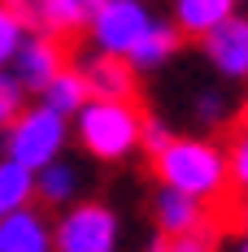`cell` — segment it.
I'll list each match as a JSON object with an SVG mask.
<instances>
[{"mask_svg":"<svg viewBox=\"0 0 248 252\" xmlns=\"http://www.w3.org/2000/svg\"><path fill=\"white\" fill-rule=\"evenodd\" d=\"M78 74L87 83V96H105V100H135L140 92V70L126 61L122 52H100L92 48L78 61Z\"/></svg>","mask_w":248,"mask_h":252,"instance_id":"cell-8","label":"cell"},{"mask_svg":"<svg viewBox=\"0 0 248 252\" xmlns=\"http://www.w3.org/2000/svg\"><path fill=\"white\" fill-rule=\"evenodd\" d=\"M66 144H70V118H61L48 104H22V113L4 126V157L22 161L26 170H39L57 157H66Z\"/></svg>","mask_w":248,"mask_h":252,"instance_id":"cell-3","label":"cell"},{"mask_svg":"<svg viewBox=\"0 0 248 252\" xmlns=\"http://www.w3.org/2000/svg\"><path fill=\"white\" fill-rule=\"evenodd\" d=\"M70 200H78V170L66 161V157L39 165V170H35V204L66 209Z\"/></svg>","mask_w":248,"mask_h":252,"instance_id":"cell-12","label":"cell"},{"mask_svg":"<svg viewBox=\"0 0 248 252\" xmlns=\"http://www.w3.org/2000/svg\"><path fill=\"white\" fill-rule=\"evenodd\" d=\"M235 4H244V0H235Z\"/></svg>","mask_w":248,"mask_h":252,"instance_id":"cell-26","label":"cell"},{"mask_svg":"<svg viewBox=\"0 0 248 252\" xmlns=\"http://www.w3.org/2000/svg\"><path fill=\"white\" fill-rule=\"evenodd\" d=\"M118 244H122V218L100 200H70L52 222L57 252H118Z\"/></svg>","mask_w":248,"mask_h":252,"instance_id":"cell-4","label":"cell"},{"mask_svg":"<svg viewBox=\"0 0 248 252\" xmlns=\"http://www.w3.org/2000/svg\"><path fill=\"white\" fill-rule=\"evenodd\" d=\"M240 248H244V252H248V230H244V239H240Z\"/></svg>","mask_w":248,"mask_h":252,"instance_id":"cell-24","label":"cell"},{"mask_svg":"<svg viewBox=\"0 0 248 252\" xmlns=\"http://www.w3.org/2000/svg\"><path fill=\"white\" fill-rule=\"evenodd\" d=\"M0 252H52V222L35 204L0 213Z\"/></svg>","mask_w":248,"mask_h":252,"instance_id":"cell-9","label":"cell"},{"mask_svg":"<svg viewBox=\"0 0 248 252\" xmlns=\"http://www.w3.org/2000/svg\"><path fill=\"white\" fill-rule=\"evenodd\" d=\"M170 139H174V130H170V126L161 122V118H148V113H144V126H140V148L148 152V157H157V152L166 148Z\"/></svg>","mask_w":248,"mask_h":252,"instance_id":"cell-20","label":"cell"},{"mask_svg":"<svg viewBox=\"0 0 248 252\" xmlns=\"http://www.w3.org/2000/svg\"><path fill=\"white\" fill-rule=\"evenodd\" d=\"M22 35H26V26L0 4V65L13 61V52H18V44H22Z\"/></svg>","mask_w":248,"mask_h":252,"instance_id":"cell-19","label":"cell"},{"mask_svg":"<svg viewBox=\"0 0 248 252\" xmlns=\"http://www.w3.org/2000/svg\"><path fill=\"white\" fill-rule=\"evenodd\" d=\"M61 65H66L61 35H52V31H44V26L26 31L22 44H18V52H13V61H9V70L18 74V83H22L31 96H35V92H39V87H44Z\"/></svg>","mask_w":248,"mask_h":252,"instance_id":"cell-7","label":"cell"},{"mask_svg":"<svg viewBox=\"0 0 248 252\" xmlns=\"http://www.w3.org/2000/svg\"><path fill=\"white\" fill-rule=\"evenodd\" d=\"M26 31H35V26H44V9H48V0H0Z\"/></svg>","mask_w":248,"mask_h":252,"instance_id":"cell-21","label":"cell"},{"mask_svg":"<svg viewBox=\"0 0 248 252\" xmlns=\"http://www.w3.org/2000/svg\"><path fill=\"white\" fill-rule=\"evenodd\" d=\"M226 187L248 200V126H240V135L226 144Z\"/></svg>","mask_w":248,"mask_h":252,"instance_id":"cell-17","label":"cell"},{"mask_svg":"<svg viewBox=\"0 0 248 252\" xmlns=\"http://www.w3.org/2000/svg\"><path fill=\"white\" fill-rule=\"evenodd\" d=\"M26 100H31V92L18 83V74H13L9 65H0V130H4V126L22 113Z\"/></svg>","mask_w":248,"mask_h":252,"instance_id":"cell-18","label":"cell"},{"mask_svg":"<svg viewBox=\"0 0 248 252\" xmlns=\"http://www.w3.org/2000/svg\"><path fill=\"white\" fill-rule=\"evenodd\" d=\"M240 126H248V100H244V109H240Z\"/></svg>","mask_w":248,"mask_h":252,"instance_id":"cell-23","label":"cell"},{"mask_svg":"<svg viewBox=\"0 0 248 252\" xmlns=\"http://www.w3.org/2000/svg\"><path fill=\"white\" fill-rule=\"evenodd\" d=\"M152 222H157L161 239H178V235L196 230L200 222H209V204L196 200V196H183L174 187H157V196H152Z\"/></svg>","mask_w":248,"mask_h":252,"instance_id":"cell-10","label":"cell"},{"mask_svg":"<svg viewBox=\"0 0 248 252\" xmlns=\"http://www.w3.org/2000/svg\"><path fill=\"white\" fill-rule=\"evenodd\" d=\"M22 204H35V170H26L13 157H0V213Z\"/></svg>","mask_w":248,"mask_h":252,"instance_id":"cell-15","label":"cell"},{"mask_svg":"<svg viewBox=\"0 0 248 252\" xmlns=\"http://www.w3.org/2000/svg\"><path fill=\"white\" fill-rule=\"evenodd\" d=\"M200 48H205L209 70H218L231 83H244L248 78V18L235 9L231 18H222L213 31L200 35Z\"/></svg>","mask_w":248,"mask_h":252,"instance_id":"cell-6","label":"cell"},{"mask_svg":"<svg viewBox=\"0 0 248 252\" xmlns=\"http://www.w3.org/2000/svg\"><path fill=\"white\" fill-rule=\"evenodd\" d=\"M152 170L161 187H174L183 196L213 204L226 196V148L200 135H174L166 148L152 157Z\"/></svg>","mask_w":248,"mask_h":252,"instance_id":"cell-2","label":"cell"},{"mask_svg":"<svg viewBox=\"0 0 248 252\" xmlns=\"http://www.w3.org/2000/svg\"><path fill=\"white\" fill-rule=\"evenodd\" d=\"M235 9H240L235 0H174V26L183 39H200L205 31H213Z\"/></svg>","mask_w":248,"mask_h":252,"instance_id":"cell-13","label":"cell"},{"mask_svg":"<svg viewBox=\"0 0 248 252\" xmlns=\"http://www.w3.org/2000/svg\"><path fill=\"white\" fill-rule=\"evenodd\" d=\"M140 126H144V109L135 100H105V96H87L70 118V139L92 161L105 165H122L126 157L140 152Z\"/></svg>","mask_w":248,"mask_h":252,"instance_id":"cell-1","label":"cell"},{"mask_svg":"<svg viewBox=\"0 0 248 252\" xmlns=\"http://www.w3.org/2000/svg\"><path fill=\"white\" fill-rule=\"evenodd\" d=\"M244 230H248V204H244Z\"/></svg>","mask_w":248,"mask_h":252,"instance_id":"cell-25","label":"cell"},{"mask_svg":"<svg viewBox=\"0 0 248 252\" xmlns=\"http://www.w3.org/2000/svg\"><path fill=\"white\" fill-rule=\"evenodd\" d=\"M35 96L48 104V109H57L61 118H74L78 104L87 100V83H83V74H78V65H70V61H66V65H61V70H57V74H52L48 83L35 92Z\"/></svg>","mask_w":248,"mask_h":252,"instance_id":"cell-14","label":"cell"},{"mask_svg":"<svg viewBox=\"0 0 248 252\" xmlns=\"http://www.w3.org/2000/svg\"><path fill=\"white\" fill-rule=\"evenodd\" d=\"M178 48H183V35H178V26L174 22H157L152 18V26L131 44V52H126V61L140 70V74H152V70H161V65H170L174 57H178Z\"/></svg>","mask_w":248,"mask_h":252,"instance_id":"cell-11","label":"cell"},{"mask_svg":"<svg viewBox=\"0 0 248 252\" xmlns=\"http://www.w3.org/2000/svg\"><path fill=\"white\" fill-rule=\"evenodd\" d=\"M152 26V9L148 0H100L87 18V35H92V48L100 52H131V44Z\"/></svg>","mask_w":248,"mask_h":252,"instance_id":"cell-5","label":"cell"},{"mask_svg":"<svg viewBox=\"0 0 248 252\" xmlns=\"http://www.w3.org/2000/svg\"><path fill=\"white\" fill-rule=\"evenodd\" d=\"M196 118H200L205 126L222 122V118H226V100L218 96V92H200V96H196Z\"/></svg>","mask_w":248,"mask_h":252,"instance_id":"cell-22","label":"cell"},{"mask_svg":"<svg viewBox=\"0 0 248 252\" xmlns=\"http://www.w3.org/2000/svg\"><path fill=\"white\" fill-rule=\"evenodd\" d=\"M100 0H48V9H44V31L52 35H78L87 18H92V9H96Z\"/></svg>","mask_w":248,"mask_h":252,"instance_id":"cell-16","label":"cell"}]
</instances>
